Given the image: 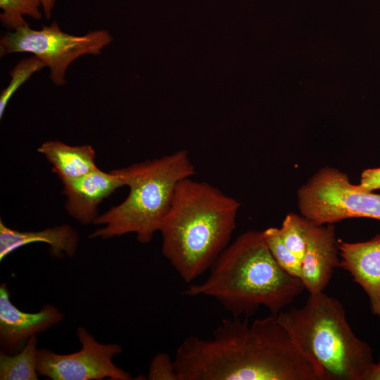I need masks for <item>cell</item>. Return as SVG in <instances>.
Wrapping results in <instances>:
<instances>
[{
    "label": "cell",
    "mask_w": 380,
    "mask_h": 380,
    "mask_svg": "<svg viewBox=\"0 0 380 380\" xmlns=\"http://www.w3.org/2000/svg\"><path fill=\"white\" fill-rule=\"evenodd\" d=\"M147 379L149 380H179L176 371L174 359L165 353L156 354L151 360Z\"/></svg>",
    "instance_id": "cell-20"
},
{
    "label": "cell",
    "mask_w": 380,
    "mask_h": 380,
    "mask_svg": "<svg viewBox=\"0 0 380 380\" xmlns=\"http://www.w3.org/2000/svg\"><path fill=\"white\" fill-rule=\"evenodd\" d=\"M365 380H380V356L379 361L371 367Z\"/></svg>",
    "instance_id": "cell-22"
},
{
    "label": "cell",
    "mask_w": 380,
    "mask_h": 380,
    "mask_svg": "<svg viewBox=\"0 0 380 380\" xmlns=\"http://www.w3.org/2000/svg\"><path fill=\"white\" fill-rule=\"evenodd\" d=\"M239 208L206 182L188 177L178 183L159 232L163 256L185 282L210 270L228 246Z\"/></svg>",
    "instance_id": "cell-2"
},
{
    "label": "cell",
    "mask_w": 380,
    "mask_h": 380,
    "mask_svg": "<svg viewBox=\"0 0 380 380\" xmlns=\"http://www.w3.org/2000/svg\"><path fill=\"white\" fill-rule=\"evenodd\" d=\"M37 338L31 336L16 354H0L1 380H37Z\"/></svg>",
    "instance_id": "cell-15"
},
{
    "label": "cell",
    "mask_w": 380,
    "mask_h": 380,
    "mask_svg": "<svg viewBox=\"0 0 380 380\" xmlns=\"http://www.w3.org/2000/svg\"><path fill=\"white\" fill-rule=\"evenodd\" d=\"M37 152L45 156L61 181L80 177L99 168L95 151L90 145L71 146L60 141H47Z\"/></svg>",
    "instance_id": "cell-14"
},
{
    "label": "cell",
    "mask_w": 380,
    "mask_h": 380,
    "mask_svg": "<svg viewBox=\"0 0 380 380\" xmlns=\"http://www.w3.org/2000/svg\"><path fill=\"white\" fill-rule=\"evenodd\" d=\"M42 12L46 18H50L54 8L56 0H40Z\"/></svg>",
    "instance_id": "cell-23"
},
{
    "label": "cell",
    "mask_w": 380,
    "mask_h": 380,
    "mask_svg": "<svg viewBox=\"0 0 380 380\" xmlns=\"http://www.w3.org/2000/svg\"><path fill=\"white\" fill-rule=\"evenodd\" d=\"M179 380H322L315 363L270 315L223 319L204 339L186 338L174 357Z\"/></svg>",
    "instance_id": "cell-1"
},
{
    "label": "cell",
    "mask_w": 380,
    "mask_h": 380,
    "mask_svg": "<svg viewBox=\"0 0 380 380\" xmlns=\"http://www.w3.org/2000/svg\"><path fill=\"white\" fill-rule=\"evenodd\" d=\"M112 41L110 32L104 30L77 36L63 32L56 21L39 30L27 25L1 37L0 56L32 53L49 68L52 82L63 86L67 69L74 61L84 55L100 54Z\"/></svg>",
    "instance_id": "cell-7"
},
{
    "label": "cell",
    "mask_w": 380,
    "mask_h": 380,
    "mask_svg": "<svg viewBox=\"0 0 380 380\" xmlns=\"http://www.w3.org/2000/svg\"><path fill=\"white\" fill-rule=\"evenodd\" d=\"M297 203L300 215L316 224L358 217L380 220V194L352 184L333 167L319 169L300 186Z\"/></svg>",
    "instance_id": "cell-6"
},
{
    "label": "cell",
    "mask_w": 380,
    "mask_h": 380,
    "mask_svg": "<svg viewBox=\"0 0 380 380\" xmlns=\"http://www.w3.org/2000/svg\"><path fill=\"white\" fill-rule=\"evenodd\" d=\"M1 24L11 31L29 25L24 16L39 20L43 16L40 0H0Z\"/></svg>",
    "instance_id": "cell-16"
},
{
    "label": "cell",
    "mask_w": 380,
    "mask_h": 380,
    "mask_svg": "<svg viewBox=\"0 0 380 380\" xmlns=\"http://www.w3.org/2000/svg\"><path fill=\"white\" fill-rule=\"evenodd\" d=\"M42 242L49 245L54 257L75 255L79 235L68 224H62L40 231H18L7 227L0 220V260L15 251L30 243Z\"/></svg>",
    "instance_id": "cell-13"
},
{
    "label": "cell",
    "mask_w": 380,
    "mask_h": 380,
    "mask_svg": "<svg viewBox=\"0 0 380 380\" xmlns=\"http://www.w3.org/2000/svg\"><path fill=\"white\" fill-rule=\"evenodd\" d=\"M65 208L77 221L89 224L98 217L99 203L116 189L125 186L118 169L106 172L97 168L80 177L64 180Z\"/></svg>",
    "instance_id": "cell-11"
},
{
    "label": "cell",
    "mask_w": 380,
    "mask_h": 380,
    "mask_svg": "<svg viewBox=\"0 0 380 380\" xmlns=\"http://www.w3.org/2000/svg\"><path fill=\"white\" fill-rule=\"evenodd\" d=\"M302 227L306 246L300 279L309 293L323 292L339 265L335 227L334 224H316L303 216Z\"/></svg>",
    "instance_id": "cell-9"
},
{
    "label": "cell",
    "mask_w": 380,
    "mask_h": 380,
    "mask_svg": "<svg viewBox=\"0 0 380 380\" xmlns=\"http://www.w3.org/2000/svg\"><path fill=\"white\" fill-rule=\"evenodd\" d=\"M76 335L81 344L80 350L70 354H58L39 348L37 353L39 375L52 380H130L131 374L113 362L122 352L118 343H101L80 327Z\"/></svg>",
    "instance_id": "cell-8"
},
{
    "label": "cell",
    "mask_w": 380,
    "mask_h": 380,
    "mask_svg": "<svg viewBox=\"0 0 380 380\" xmlns=\"http://www.w3.org/2000/svg\"><path fill=\"white\" fill-rule=\"evenodd\" d=\"M45 64L35 56L23 58L9 72L11 80L8 84L1 90L0 94V118L4 114L6 108L15 92L34 73L45 68Z\"/></svg>",
    "instance_id": "cell-17"
},
{
    "label": "cell",
    "mask_w": 380,
    "mask_h": 380,
    "mask_svg": "<svg viewBox=\"0 0 380 380\" xmlns=\"http://www.w3.org/2000/svg\"><path fill=\"white\" fill-rule=\"evenodd\" d=\"M304 289L277 264L262 231L248 230L222 252L205 281L189 285L183 294L211 297L233 317H249L261 305L277 316Z\"/></svg>",
    "instance_id": "cell-3"
},
{
    "label": "cell",
    "mask_w": 380,
    "mask_h": 380,
    "mask_svg": "<svg viewBox=\"0 0 380 380\" xmlns=\"http://www.w3.org/2000/svg\"><path fill=\"white\" fill-rule=\"evenodd\" d=\"M276 317L322 380H365L374 362L372 349L354 334L338 300L324 291L309 293L304 305Z\"/></svg>",
    "instance_id": "cell-4"
},
{
    "label": "cell",
    "mask_w": 380,
    "mask_h": 380,
    "mask_svg": "<svg viewBox=\"0 0 380 380\" xmlns=\"http://www.w3.org/2000/svg\"><path fill=\"white\" fill-rule=\"evenodd\" d=\"M359 185L370 191L380 189V167L365 170L361 174Z\"/></svg>",
    "instance_id": "cell-21"
},
{
    "label": "cell",
    "mask_w": 380,
    "mask_h": 380,
    "mask_svg": "<svg viewBox=\"0 0 380 380\" xmlns=\"http://www.w3.org/2000/svg\"><path fill=\"white\" fill-rule=\"evenodd\" d=\"M279 230L284 243L302 261L306 246L302 227V216L293 213L287 214Z\"/></svg>",
    "instance_id": "cell-19"
},
{
    "label": "cell",
    "mask_w": 380,
    "mask_h": 380,
    "mask_svg": "<svg viewBox=\"0 0 380 380\" xmlns=\"http://www.w3.org/2000/svg\"><path fill=\"white\" fill-rule=\"evenodd\" d=\"M64 318L58 309L45 304L37 312H25L11 300L5 283L0 286V343L4 352L17 353L32 336L44 331Z\"/></svg>",
    "instance_id": "cell-10"
},
{
    "label": "cell",
    "mask_w": 380,
    "mask_h": 380,
    "mask_svg": "<svg viewBox=\"0 0 380 380\" xmlns=\"http://www.w3.org/2000/svg\"><path fill=\"white\" fill-rule=\"evenodd\" d=\"M338 267L348 272L369 298L372 313L380 318V234L361 242L338 241Z\"/></svg>",
    "instance_id": "cell-12"
},
{
    "label": "cell",
    "mask_w": 380,
    "mask_h": 380,
    "mask_svg": "<svg viewBox=\"0 0 380 380\" xmlns=\"http://www.w3.org/2000/svg\"><path fill=\"white\" fill-rule=\"evenodd\" d=\"M262 232L266 243L277 264L291 276L300 279L301 261L284 243L279 228L269 227Z\"/></svg>",
    "instance_id": "cell-18"
},
{
    "label": "cell",
    "mask_w": 380,
    "mask_h": 380,
    "mask_svg": "<svg viewBox=\"0 0 380 380\" xmlns=\"http://www.w3.org/2000/svg\"><path fill=\"white\" fill-rule=\"evenodd\" d=\"M118 170L129 194L98 216L94 224L103 227L89 236L106 239L134 233L139 242L148 243L169 212L178 183L194 175V165L189 152L179 150Z\"/></svg>",
    "instance_id": "cell-5"
}]
</instances>
